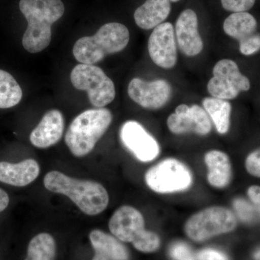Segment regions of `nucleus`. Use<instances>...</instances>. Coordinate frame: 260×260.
I'll list each match as a JSON object with an SVG mask.
<instances>
[{"label":"nucleus","instance_id":"nucleus-1","mask_svg":"<svg viewBox=\"0 0 260 260\" xmlns=\"http://www.w3.org/2000/svg\"><path fill=\"white\" fill-rule=\"evenodd\" d=\"M44 185L51 192L69 198L85 215H99L109 205V193L97 181L81 180L58 171H51L44 177Z\"/></svg>","mask_w":260,"mask_h":260},{"label":"nucleus","instance_id":"nucleus-2","mask_svg":"<svg viewBox=\"0 0 260 260\" xmlns=\"http://www.w3.org/2000/svg\"><path fill=\"white\" fill-rule=\"evenodd\" d=\"M19 8L28 22L24 49L32 54L44 50L51 43V25L64 15V4L61 0H20Z\"/></svg>","mask_w":260,"mask_h":260},{"label":"nucleus","instance_id":"nucleus-3","mask_svg":"<svg viewBox=\"0 0 260 260\" xmlns=\"http://www.w3.org/2000/svg\"><path fill=\"white\" fill-rule=\"evenodd\" d=\"M112 112L106 108L85 111L73 119L64 141L75 157H84L93 151L98 142L112 124Z\"/></svg>","mask_w":260,"mask_h":260},{"label":"nucleus","instance_id":"nucleus-4","mask_svg":"<svg viewBox=\"0 0 260 260\" xmlns=\"http://www.w3.org/2000/svg\"><path fill=\"white\" fill-rule=\"evenodd\" d=\"M129 41V32L125 25L109 23L99 28L93 37L78 39L73 47V55L81 64H95L109 54L120 52Z\"/></svg>","mask_w":260,"mask_h":260},{"label":"nucleus","instance_id":"nucleus-5","mask_svg":"<svg viewBox=\"0 0 260 260\" xmlns=\"http://www.w3.org/2000/svg\"><path fill=\"white\" fill-rule=\"evenodd\" d=\"M109 229L121 242L132 243L141 252H155L160 247V237L145 229L144 216L135 207L122 205L117 208L109 220Z\"/></svg>","mask_w":260,"mask_h":260},{"label":"nucleus","instance_id":"nucleus-6","mask_svg":"<svg viewBox=\"0 0 260 260\" xmlns=\"http://www.w3.org/2000/svg\"><path fill=\"white\" fill-rule=\"evenodd\" d=\"M145 182L153 192L172 194L191 189L194 176L187 165L179 159L168 158L160 160L145 172Z\"/></svg>","mask_w":260,"mask_h":260},{"label":"nucleus","instance_id":"nucleus-7","mask_svg":"<svg viewBox=\"0 0 260 260\" xmlns=\"http://www.w3.org/2000/svg\"><path fill=\"white\" fill-rule=\"evenodd\" d=\"M237 219L232 210L221 205H213L191 215L184 225L186 237L195 242L233 232Z\"/></svg>","mask_w":260,"mask_h":260},{"label":"nucleus","instance_id":"nucleus-8","mask_svg":"<svg viewBox=\"0 0 260 260\" xmlns=\"http://www.w3.org/2000/svg\"><path fill=\"white\" fill-rule=\"evenodd\" d=\"M70 80L75 88L87 91L94 107L104 108L115 99L114 83L102 68L95 65H77L72 70Z\"/></svg>","mask_w":260,"mask_h":260},{"label":"nucleus","instance_id":"nucleus-9","mask_svg":"<svg viewBox=\"0 0 260 260\" xmlns=\"http://www.w3.org/2000/svg\"><path fill=\"white\" fill-rule=\"evenodd\" d=\"M213 78L208 83V90L212 97L223 100L237 98L242 91L250 89V82L239 70L235 61L222 59L213 70Z\"/></svg>","mask_w":260,"mask_h":260},{"label":"nucleus","instance_id":"nucleus-10","mask_svg":"<svg viewBox=\"0 0 260 260\" xmlns=\"http://www.w3.org/2000/svg\"><path fill=\"white\" fill-rule=\"evenodd\" d=\"M119 138L124 148L140 162L153 161L160 155L158 141L138 121H125L121 126Z\"/></svg>","mask_w":260,"mask_h":260},{"label":"nucleus","instance_id":"nucleus-11","mask_svg":"<svg viewBox=\"0 0 260 260\" xmlns=\"http://www.w3.org/2000/svg\"><path fill=\"white\" fill-rule=\"evenodd\" d=\"M167 126L169 131L174 135L194 133L199 136H206L211 132L212 121L204 108L199 105L189 107L180 104L168 117Z\"/></svg>","mask_w":260,"mask_h":260},{"label":"nucleus","instance_id":"nucleus-12","mask_svg":"<svg viewBox=\"0 0 260 260\" xmlns=\"http://www.w3.org/2000/svg\"><path fill=\"white\" fill-rule=\"evenodd\" d=\"M256 19L247 12L234 13L223 23L224 32L239 42V50L249 56L260 50V34L256 32Z\"/></svg>","mask_w":260,"mask_h":260},{"label":"nucleus","instance_id":"nucleus-13","mask_svg":"<svg viewBox=\"0 0 260 260\" xmlns=\"http://www.w3.org/2000/svg\"><path fill=\"white\" fill-rule=\"evenodd\" d=\"M148 47L155 64L164 69L174 68L177 62V44L172 24L167 22L155 27L149 37Z\"/></svg>","mask_w":260,"mask_h":260},{"label":"nucleus","instance_id":"nucleus-14","mask_svg":"<svg viewBox=\"0 0 260 260\" xmlns=\"http://www.w3.org/2000/svg\"><path fill=\"white\" fill-rule=\"evenodd\" d=\"M128 95L142 107L158 109L166 105L172 95V87L164 80L147 82L135 78L128 85Z\"/></svg>","mask_w":260,"mask_h":260},{"label":"nucleus","instance_id":"nucleus-15","mask_svg":"<svg viewBox=\"0 0 260 260\" xmlns=\"http://www.w3.org/2000/svg\"><path fill=\"white\" fill-rule=\"evenodd\" d=\"M175 37L178 47L188 56L198 55L203 49V42L198 31V19L191 9L184 10L176 23Z\"/></svg>","mask_w":260,"mask_h":260},{"label":"nucleus","instance_id":"nucleus-16","mask_svg":"<svg viewBox=\"0 0 260 260\" xmlns=\"http://www.w3.org/2000/svg\"><path fill=\"white\" fill-rule=\"evenodd\" d=\"M64 116L56 109L46 113L30 135V141L38 148H48L56 144L64 133Z\"/></svg>","mask_w":260,"mask_h":260},{"label":"nucleus","instance_id":"nucleus-17","mask_svg":"<svg viewBox=\"0 0 260 260\" xmlns=\"http://www.w3.org/2000/svg\"><path fill=\"white\" fill-rule=\"evenodd\" d=\"M207 168L206 179L210 186L223 189L230 184L232 179V166L226 153L219 150H211L204 155Z\"/></svg>","mask_w":260,"mask_h":260},{"label":"nucleus","instance_id":"nucleus-18","mask_svg":"<svg viewBox=\"0 0 260 260\" xmlns=\"http://www.w3.org/2000/svg\"><path fill=\"white\" fill-rule=\"evenodd\" d=\"M40 174V167L34 159H25L18 164L0 162V181L13 186L31 184Z\"/></svg>","mask_w":260,"mask_h":260},{"label":"nucleus","instance_id":"nucleus-19","mask_svg":"<svg viewBox=\"0 0 260 260\" xmlns=\"http://www.w3.org/2000/svg\"><path fill=\"white\" fill-rule=\"evenodd\" d=\"M89 239L96 257L104 260H129V254L125 246L114 236L95 229L90 233Z\"/></svg>","mask_w":260,"mask_h":260},{"label":"nucleus","instance_id":"nucleus-20","mask_svg":"<svg viewBox=\"0 0 260 260\" xmlns=\"http://www.w3.org/2000/svg\"><path fill=\"white\" fill-rule=\"evenodd\" d=\"M170 0H146L134 13L137 25L144 30L155 28L169 17Z\"/></svg>","mask_w":260,"mask_h":260},{"label":"nucleus","instance_id":"nucleus-21","mask_svg":"<svg viewBox=\"0 0 260 260\" xmlns=\"http://www.w3.org/2000/svg\"><path fill=\"white\" fill-rule=\"evenodd\" d=\"M203 106L217 133L220 135L227 134L231 126L232 105L227 100L208 97L203 100Z\"/></svg>","mask_w":260,"mask_h":260},{"label":"nucleus","instance_id":"nucleus-22","mask_svg":"<svg viewBox=\"0 0 260 260\" xmlns=\"http://www.w3.org/2000/svg\"><path fill=\"white\" fill-rule=\"evenodd\" d=\"M55 239L48 233H40L29 242L25 260H55Z\"/></svg>","mask_w":260,"mask_h":260},{"label":"nucleus","instance_id":"nucleus-23","mask_svg":"<svg viewBox=\"0 0 260 260\" xmlns=\"http://www.w3.org/2000/svg\"><path fill=\"white\" fill-rule=\"evenodd\" d=\"M23 91L18 82L8 72L0 70V109H9L18 105Z\"/></svg>","mask_w":260,"mask_h":260},{"label":"nucleus","instance_id":"nucleus-24","mask_svg":"<svg viewBox=\"0 0 260 260\" xmlns=\"http://www.w3.org/2000/svg\"><path fill=\"white\" fill-rule=\"evenodd\" d=\"M222 6L227 11L233 13L246 12L250 10L256 0H220Z\"/></svg>","mask_w":260,"mask_h":260},{"label":"nucleus","instance_id":"nucleus-25","mask_svg":"<svg viewBox=\"0 0 260 260\" xmlns=\"http://www.w3.org/2000/svg\"><path fill=\"white\" fill-rule=\"evenodd\" d=\"M188 260H229L227 256L217 249H205L192 254Z\"/></svg>","mask_w":260,"mask_h":260},{"label":"nucleus","instance_id":"nucleus-26","mask_svg":"<svg viewBox=\"0 0 260 260\" xmlns=\"http://www.w3.org/2000/svg\"><path fill=\"white\" fill-rule=\"evenodd\" d=\"M192 253L191 248L182 242L173 244L169 250V254L174 260H188Z\"/></svg>","mask_w":260,"mask_h":260},{"label":"nucleus","instance_id":"nucleus-27","mask_svg":"<svg viewBox=\"0 0 260 260\" xmlns=\"http://www.w3.org/2000/svg\"><path fill=\"white\" fill-rule=\"evenodd\" d=\"M245 166L246 171L249 174L260 178V149L248 155Z\"/></svg>","mask_w":260,"mask_h":260},{"label":"nucleus","instance_id":"nucleus-28","mask_svg":"<svg viewBox=\"0 0 260 260\" xmlns=\"http://www.w3.org/2000/svg\"><path fill=\"white\" fill-rule=\"evenodd\" d=\"M238 215L244 221L249 222L254 218V209L247 202L242 200H237L234 203Z\"/></svg>","mask_w":260,"mask_h":260},{"label":"nucleus","instance_id":"nucleus-29","mask_svg":"<svg viewBox=\"0 0 260 260\" xmlns=\"http://www.w3.org/2000/svg\"><path fill=\"white\" fill-rule=\"evenodd\" d=\"M248 197L249 200L254 206L257 207L260 205V186H251L248 189Z\"/></svg>","mask_w":260,"mask_h":260},{"label":"nucleus","instance_id":"nucleus-30","mask_svg":"<svg viewBox=\"0 0 260 260\" xmlns=\"http://www.w3.org/2000/svg\"><path fill=\"white\" fill-rule=\"evenodd\" d=\"M10 203L9 195L5 190L0 188V213L4 211Z\"/></svg>","mask_w":260,"mask_h":260},{"label":"nucleus","instance_id":"nucleus-31","mask_svg":"<svg viewBox=\"0 0 260 260\" xmlns=\"http://www.w3.org/2000/svg\"><path fill=\"white\" fill-rule=\"evenodd\" d=\"M254 258L255 260H260V249L254 253Z\"/></svg>","mask_w":260,"mask_h":260},{"label":"nucleus","instance_id":"nucleus-32","mask_svg":"<svg viewBox=\"0 0 260 260\" xmlns=\"http://www.w3.org/2000/svg\"><path fill=\"white\" fill-rule=\"evenodd\" d=\"M92 260H104V259H101V258L96 257V256H94V257L93 258V259H92Z\"/></svg>","mask_w":260,"mask_h":260},{"label":"nucleus","instance_id":"nucleus-33","mask_svg":"<svg viewBox=\"0 0 260 260\" xmlns=\"http://www.w3.org/2000/svg\"><path fill=\"white\" fill-rule=\"evenodd\" d=\"M256 210H257V211H258V213H259V215H260V205H259V206L256 207Z\"/></svg>","mask_w":260,"mask_h":260},{"label":"nucleus","instance_id":"nucleus-34","mask_svg":"<svg viewBox=\"0 0 260 260\" xmlns=\"http://www.w3.org/2000/svg\"><path fill=\"white\" fill-rule=\"evenodd\" d=\"M170 1L174 2V3H177V2L180 1V0H170Z\"/></svg>","mask_w":260,"mask_h":260}]
</instances>
